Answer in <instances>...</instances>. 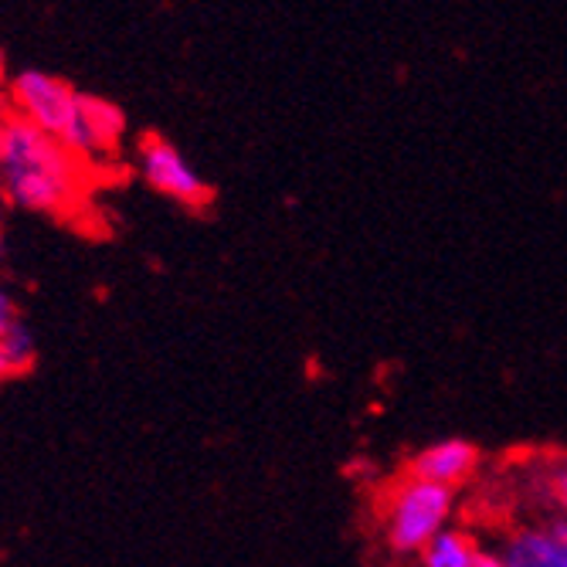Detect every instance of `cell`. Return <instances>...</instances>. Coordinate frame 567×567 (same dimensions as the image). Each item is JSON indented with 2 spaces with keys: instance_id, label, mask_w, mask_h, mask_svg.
<instances>
[{
  "instance_id": "1",
  "label": "cell",
  "mask_w": 567,
  "mask_h": 567,
  "mask_svg": "<svg viewBox=\"0 0 567 567\" xmlns=\"http://www.w3.org/2000/svg\"><path fill=\"white\" fill-rule=\"evenodd\" d=\"M0 190L18 208L72 215L85 200V164L55 136L8 116L0 136Z\"/></svg>"
},
{
  "instance_id": "2",
  "label": "cell",
  "mask_w": 567,
  "mask_h": 567,
  "mask_svg": "<svg viewBox=\"0 0 567 567\" xmlns=\"http://www.w3.org/2000/svg\"><path fill=\"white\" fill-rule=\"evenodd\" d=\"M458 493L435 486L429 480L404 476L398 480L381 503V544L391 557H419L422 547L455 524Z\"/></svg>"
},
{
  "instance_id": "3",
  "label": "cell",
  "mask_w": 567,
  "mask_h": 567,
  "mask_svg": "<svg viewBox=\"0 0 567 567\" xmlns=\"http://www.w3.org/2000/svg\"><path fill=\"white\" fill-rule=\"evenodd\" d=\"M79 95L82 92H75L65 79L31 69L11 82V116L55 136L65 146L79 116Z\"/></svg>"
},
{
  "instance_id": "4",
  "label": "cell",
  "mask_w": 567,
  "mask_h": 567,
  "mask_svg": "<svg viewBox=\"0 0 567 567\" xmlns=\"http://www.w3.org/2000/svg\"><path fill=\"white\" fill-rule=\"evenodd\" d=\"M140 174L153 190L174 197L184 208H208L212 204V184L190 167V161L174 143L157 133H146L140 140Z\"/></svg>"
},
{
  "instance_id": "5",
  "label": "cell",
  "mask_w": 567,
  "mask_h": 567,
  "mask_svg": "<svg viewBox=\"0 0 567 567\" xmlns=\"http://www.w3.org/2000/svg\"><path fill=\"white\" fill-rule=\"evenodd\" d=\"M503 567H567V520L550 513L509 527L493 547Z\"/></svg>"
},
{
  "instance_id": "6",
  "label": "cell",
  "mask_w": 567,
  "mask_h": 567,
  "mask_svg": "<svg viewBox=\"0 0 567 567\" xmlns=\"http://www.w3.org/2000/svg\"><path fill=\"white\" fill-rule=\"evenodd\" d=\"M123 136H126V116L116 102L82 92L79 95V116H75V126L65 140V150H72L82 164L110 161L120 150Z\"/></svg>"
},
{
  "instance_id": "7",
  "label": "cell",
  "mask_w": 567,
  "mask_h": 567,
  "mask_svg": "<svg viewBox=\"0 0 567 567\" xmlns=\"http://www.w3.org/2000/svg\"><path fill=\"white\" fill-rule=\"evenodd\" d=\"M483 470V452L476 442L470 439H435L429 445H422L419 452L408 455V476L415 480H429L435 486H449V489H462L476 480V473Z\"/></svg>"
},
{
  "instance_id": "8",
  "label": "cell",
  "mask_w": 567,
  "mask_h": 567,
  "mask_svg": "<svg viewBox=\"0 0 567 567\" xmlns=\"http://www.w3.org/2000/svg\"><path fill=\"white\" fill-rule=\"evenodd\" d=\"M480 550L483 547L470 527L452 524L442 534H435L415 560H419V567H470L480 557Z\"/></svg>"
},
{
  "instance_id": "9",
  "label": "cell",
  "mask_w": 567,
  "mask_h": 567,
  "mask_svg": "<svg viewBox=\"0 0 567 567\" xmlns=\"http://www.w3.org/2000/svg\"><path fill=\"white\" fill-rule=\"evenodd\" d=\"M34 364V333L24 327L11 340H0V384L31 371Z\"/></svg>"
},
{
  "instance_id": "10",
  "label": "cell",
  "mask_w": 567,
  "mask_h": 567,
  "mask_svg": "<svg viewBox=\"0 0 567 567\" xmlns=\"http://www.w3.org/2000/svg\"><path fill=\"white\" fill-rule=\"evenodd\" d=\"M544 493L554 506L557 517L567 520V455L547 462V470H544Z\"/></svg>"
},
{
  "instance_id": "11",
  "label": "cell",
  "mask_w": 567,
  "mask_h": 567,
  "mask_svg": "<svg viewBox=\"0 0 567 567\" xmlns=\"http://www.w3.org/2000/svg\"><path fill=\"white\" fill-rule=\"evenodd\" d=\"M470 567H503V560L496 557V550H486V547H483V550H480V557H476Z\"/></svg>"
},
{
  "instance_id": "12",
  "label": "cell",
  "mask_w": 567,
  "mask_h": 567,
  "mask_svg": "<svg viewBox=\"0 0 567 567\" xmlns=\"http://www.w3.org/2000/svg\"><path fill=\"white\" fill-rule=\"evenodd\" d=\"M8 116H11V113H8L4 106H0V136H4V126H8Z\"/></svg>"
},
{
  "instance_id": "13",
  "label": "cell",
  "mask_w": 567,
  "mask_h": 567,
  "mask_svg": "<svg viewBox=\"0 0 567 567\" xmlns=\"http://www.w3.org/2000/svg\"><path fill=\"white\" fill-rule=\"evenodd\" d=\"M0 72H4V55H0Z\"/></svg>"
}]
</instances>
